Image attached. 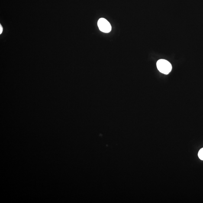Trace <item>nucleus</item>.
<instances>
[{"label":"nucleus","mask_w":203,"mask_h":203,"mask_svg":"<svg viewBox=\"0 0 203 203\" xmlns=\"http://www.w3.org/2000/svg\"><path fill=\"white\" fill-rule=\"evenodd\" d=\"M156 66L159 70L162 73L168 75L172 69V66L168 61L164 59H159L156 63Z\"/></svg>","instance_id":"nucleus-1"},{"label":"nucleus","mask_w":203,"mask_h":203,"mask_svg":"<svg viewBox=\"0 0 203 203\" xmlns=\"http://www.w3.org/2000/svg\"><path fill=\"white\" fill-rule=\"evenodd\" d=\"M98 25L100 30L102 32L108 33L111 31V24L105 19H100L98 21Z\"/></svg>","instance_id":"nucleus-2"},{"label":"nucleus","mask_w":203,"mask_h":203,"mask_svg":"<svg viewBox=\"0 0 203 203\" xmlns=\"http://www.w3.org/2000/svg\"><path fill=\"white\" fill-rule=\"evenodd\" d=\"M198 156L200 159L203 160V148L200 149L198 152Z\"/></svg>","instance_id":"nucleus-3"},{"label":"nucleus","mask_w":203,"mask_h":203,"mask_svg":"<svg viewBox=\"0 0 203 203\" xmlns=\"http://www.w3.org/2000/svg\"><path fill=\"white\" fill-rule=\"evenodd\" d=\"M3 31V28L2 26L0 25V34L2 33Z\"/></svg>","instance_id":"nucleus-4"}]
</instances>
